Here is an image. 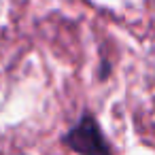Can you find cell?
I'll list each match as a JSON object with an SVG mask.
<instances>
[{"label": "cell", "mask_w": 155, "mask_h": 155, "mask_svg": "<svg viewBox=\"0 0 155 155\" xmlns=\"http://www.w3.org/2000/svg\"><path fill=\"white\" fill-rule=\"evenodd\" d=\"M68 142L72 149L77 151H106V147L102 144V138L96 130V125L91 123V119H85L70 136Z\"/></svg>", "instance_id": "6da1fadb"}]
</instances>
